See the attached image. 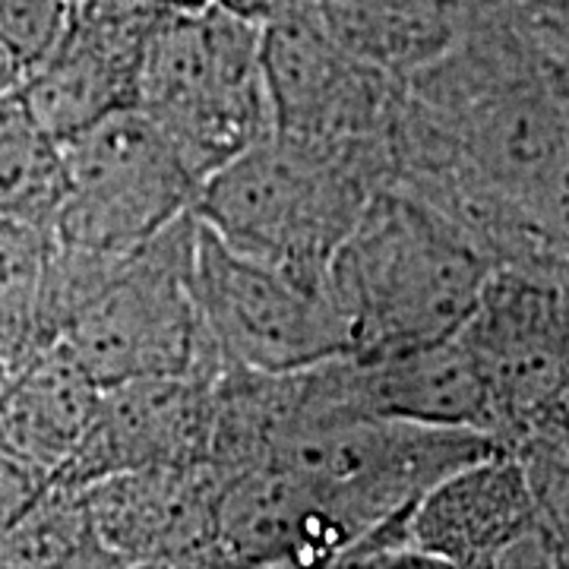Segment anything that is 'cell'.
I'll return each instance as SVG.
<instances>
[{
  "instance_id": "obj_1",
  "label": "cell",
  "mask_w": 569,
  "mask_h": 569,
  "mask_svg": "<svg viewBox=\"0 0 569 569\" xmlns=\"http://www.w3.org/2000/svg\"><path fill=\"white\" fill-rule=\"evenodd\" d=\"M389 178V146L272 130L200 183L193 216L234 253L326 284L336 250Z\"/></svg>"
},
{
  "instance_id": "obj_2",
  "label": "cell",
  "mask_w": 569,
  "mask_h": 569,
  "mask_svg": "<svg viewBox=\"0 0 569 569\" xmlns=\"http://www.w3.org/2000/svg\"><path fill=\"white\" fill-rule=\"evenodd\" d=\"M493 269L462 224L387 183L336 250L326 288L351 351H373L456 332Z\"/></svg>"
},
{
  "instance_id": "obj_3",
  "label": "cell",
  "mask_w": 569,
  "mask_h": 569,
  "mask_svg": "<svg viewBox=\"0 0 569 569\" xmlns=\"http://www.w3.org/2000/svg\"><path fill=\"white\" fill-rule=\"evenodd\" d=\"M133 104L203 183L276 130L260 26L212 0L162 17L142 48Z\"/></svg>"
},
{
  "instance_id": "obj_4",
  "label": "cell",
  "mask_w": 569,
  "mask_h": 569,
  "mask_svg": "<svg viewBox=\"0 0 569 569\" xmlns=\"http://www.w3.org/2000/svg\"><path fill=\"white\" fill-rule=\"evenodd\" d=\"M497 447H503L497 437L468 427L348 415L291 433L266 462L305 485L348 548L380 522L411 512L449 471Z\"/></svg>"
},
{
  "instance_id": "obj_5",
  "label": "cell",
  "mask_w": 569,
  "mask_h": 569,
  "mask_svg": "<svg viewBox=\"0 0 569 569\" xmlns=\"http://www.w3.org/2000/svg\"><path fill=\"white\" fill-rule=\"evenodd\" d=\"M193 247L197 216L187 212L123 253L63 326L58 342L99 387L222 367L193 298Z\"/></svg>"
},
{
  "instance_id": "obj_6",
  "label": "cell",
  "mask_w": 569,
  "mask_h": 569,
  "mask_svg": "<svg viewBox=\"0 0 569 569\" xmlns=\"http://www.w3.org/2000/svg\"><path fill=\"white\" fill-rule=\"evenodd\" d=\"M54 146L63 193L51 238L61 244L130 253L193 212L200 183L137 104L86 123Z\"/></svg>"
},
{
  "instance_id": "obj_7",
  "label": "cell",
  "mask_w": 569,
  "mask_h": 569,
  "mask_svg": "<svg viewBox=\"0 0 569 569\" xmlns=\"http://www.w3.org/2000/svg\"><path fill=\"white\" fill-rule=\"evenodd\" d=\"M193 298L222 365L295 370L351 351L346 317L326 284L234 253L200 219Z\"/></svg>"
},
{
  "instance_id": "obj_8",
  "label": "cell",
  "mask_w": 569,
  "mask_h": 569,
  "mask_svg": "<svg viewBox=\"0 0 569 569\" xmlns=\"http://www.w3.org/2000/svg\"><path fill=\"white\" fill-rule=\"evenodd\" d=\"M260 58L276 130L392 149L402 80L336 39L317 0L291 3L260 26Z\"/></svg>"
},
{
  "instance_id": "obj_9",
  "label": "cell",
  "mask_w": 569,
  "mask_h": 569,
  "mask_svg": "<svg viewBox=\"0 0 569 569\" xmlns=\"http://www.w3.org/2000/svg\"><path fill=\"white\" fill-rule=\"evenodd\" d=\"M459 336L488 389L493 437L512 447L569 389L557 282L493 269Z\"/></svg>"
},
{
  "instance_id": "obj_10",
  "label": "cell",
  "mask_w": 569,
  "mask_h": 569,
  "mask_svg": "<svg viewBox=\"0 0 569 569\" xmlns=\"http://www.w3.org/2000/svg\"><path fill=\"white\" fill-rule=\"evenodd\" d=\"M408 531L433 567H557L526 466L509 447L437 481L411 509Z\"/></svg>"
},
{
  "instance_id": "obj_11",
  "label": "cell",
  "mask_w": 569,
  "mask_h": 569,
  "mask_svg": "<svg viewBox=\"0 0 569 569\" xmlns=\"http://www.w3.org/2000/svg\"><path fill=\"white\" fill-rule=\"evenodd\" d=\"M216 373L197 370L102 387L80 447L51 481L86 488L121 471L206 466Z\"/></svg>"
},
{
  "instance_id": "obj_12",
  "label": "cell",
  "mask_w": 569,
  "mask_h": 569,
  "mask_svg": "<svg viewBox=\"0 0 569 569\" xmlns=\"http://www.w3.org/2000/svg\"><path fill=\"white\" fill-rule=\"evenodd\" d=\"M156 13L133 0H80L58 48L17 86L32 123L48 140L137 102L142 48Z\"/></svg>"
},
{
  "instance_id": "obj_13",
  "label": "cell",
  "mask_w": 569,
  "mask_h": 569,
  "mask_svg": "<svg viewBox=\"0 0 569 569\" xmlns=\"http://www.w3.org/2000/svg\"><path fill=\"white\" fill-rule=\"evenodd\" d=\"M114 569L228 567L209 466L140 468L82 488Z\"/></svg>"
},
{
  "instance_id": "obj_14",
  "label": "cell",
  "mask_w": 569,
  "mask_h": 569,
  "mask_svg": "<svg viewBox=\"0 0 569 569\" xmlns=\"http://www.w3.org/2000/svg\"><path fill=\"white\" fill-rule=\"evenodd\" d=\"M219 535L228 567H336L346 538L307 488L276 462L219 481Z\"/></svg>"
},
{
  "instance_id": "obj_15",
  "label": "cell",
  "mask_w": 569,
  "mask_h": 569,
  "mask_svg": "<svg viewBox=\"0 0 569 569\" xmlns=\"http://www.w3.org/2000/svg\"><path fill=\"white\" fill-rule=\"evenodd\" d=\"M351 358L370 415L468 427L493 437L488 389L459 329L425 342L351 351Z\"/></svg>"
},
{
  "instance_id": "obj_16",
  "label": "cell",
  "mask_w": 569,
  "mask_h": 569,
  "mask_svg": "<svg viewBox=\"0 0 569 569\" xmlns=\"http://www.w3.org/2000/svg\"><path fill=\"white\" fill-rule=\"evenodd\" d=\"M102 387L63 342L39 348L0 389V447L54 478L80 447Z\"/></svg>"
},
{
  "instance_id": "obj_17",
  "label": "cell",
  "mask_w": 569,
  "mask_h": 569,
  "mask_svg": "<svg viewBox=\"0 0 569 569\" xmlns=\"http://www.w3.org/2000/svg\"><path fill=\"white\" fill-rule=\"evenodd\" d=\"M471 0H317L332 36L406 80L456 41Z\"/></svg>"
},
{
  "instance_id": "obj_18",
  "label": "cell",
  "mask_w": 569,
  "mask_h": 569,
  "mask_svg": "<svg viewBox=\"0 0 569 569\" xmlns=\"http://www.w3.org/2000/svg\"><path fill=\"white\" fill-rule=\"evenodd\" d=\"M39 567L114 569L92 526L82 488L48 481L36 503L0 535V569Z\"/></svg>"
},
{
  "instance_id": "obj_19",
  "label": "cell",
  "mask_w": 569,
  "mask_h": 569,
  "mask_svg": "<svg viewBox=\"0 0 569 569\" xmlns=\"http://www.w3.org/2000/svg\"><path fill=\"white\" fill-rule=\"evenodd\" d=\"M63 171L58 146L32 123L20 89L0 92V222L48 228L61 203Z\"/></svg>"
},
{
  "instance_id": "obj_20",
  "label": "cell",
  "mask_w": 569,
  "mask_h": 569,
  "mask_svg": "<svg viewBox=\"0 0 569 569\" xmlns=\"http://www.w3.org/2000/svg\"><path fill=\"white\" fill-rule=\"evenodd\" d=\"M77 0H0V51L20 86L61 41Z\"/></svg>"
},
{
  "instance_id": "obj_21",
  "label": "cell",
  "mask_w": 569,
  "mask_h": 569,
  "mask_svg": "<svg viewBox=\"0 0 569 569\" xmlns=\"http://www.w3.org/2000/svg\"><path fill=\"white\" fill-rule=\"evenodd\" d=\"M509 449L522 466L569 475V389Z\"/></svg>"
},
{
  "instance_id": "obj_22",
  "label": "cell",
  "mask_w": 569,
  "mask_h": 569,
  "mask_svg": "<svg viewBox=\"0 0 569 569\" xmlns=\"http://www.w3.org/2000/svg\"><path fill=\"white\" fill-rule=\"evenodd\" d=\"M48 475L22 462L20 456L0 447V535L36 503L41 490L48 488Z\"/></svg>"
},
{
  "instance_id": "obj_23",
  "label": "cell",
  "mask_w": 569,
  "mask_h": 569,
  "mask_svg": "<svg viewBox=\"0 0 569 569\" xmlns=\"http://www.w3.org/2000/svg\"><path fill=\"white\" fill-rule=\"evenodd\" d=\"M212 3H219L224 10H231V13H238V17H244L250 22H257V26H263L276 13H282L284 7L301 3V0H212Z\"/></svg>"
},
{
  "instance_id": "obj_24",
  "label": "cell",
  "mask_w": 569,
  "mask_h": 569,
  "mask_svg": "<svg viewBox=\"0 0 569 569\" xmlns=\"http://www.w3.org/2000/svg\"><path fill=\"white\" fill-rule=\"evenodd\" d=\"M133 3L149 7V10H156V13H193V10L206 7L209 0H133Z\"/></svg>"
},
{
  "instance_id": "obj_25",
  "label": "cell",
  "mask_w": 569,
  "mask_h": 569,
  "mask_svg": "<svg viewBox=\"0 0 569 569\" xmlns=\"http://www.w3.org/2000/svg\"><path fill=\"white\" fill-rule=\"evenodd\" d=\"M557 301H560V320H563V332L569 342V272L557 282Z\"/></svg>"
},
{
  "instance_id": "obj_26",
  "label": "cell",
  "mask_w": 569,
  "mask_h": 569,
  "mask_svg": "<svg viewBox=\"0 0 569 569\" xmlns=\"http://www.w3.org/2000/svg\"><path fill=\"white\" fill-rule=\"evenodd\" d=\"M17 86V80L10 77V70H7V61H3V51H0V92L3 89H13Z\"/></svg>"
},
{
  "instance_id": "obj_27",
  "label": "cell",
  "mask_w": 569,
  "mask_h": 569,
  "mask_svg": "<svg viewBox=\"0 0 569 569\" xmlns=\"http://www.w3.org/2000/svg\"><path fill=\"white\" fill-rule=\"evenodd\" d=\"M7 377H10V367L0 365V389H3V383H7Z\"/></svg>"
}]
</instances>
